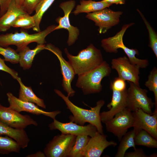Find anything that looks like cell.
<instances>
[{
	"label": "cell",
	"instance_id": "cell-1",
	"mask_svg": "<svg viewBox=\"0 0 157 157\" xmlns=\"http://www.w3.org/2000/svg\"><path fill=\"white\" fill-rule=\"evenodd\" d=\"M54 91L63 100L67 108L72 113V115L69 117L70 121L81 126H84L86 122L88 123L95 126L99 132L104 134L100 115L101 109L105 103L104 100L98 101L96 106L91 108L89 110L86 109L74 104L69 100L68 96L65 95L60 90L55 89Z\"/></svg>",
	"mask_w": 157,
	"mask_h": 157
},
{
	"label": "cell",
	"instance_id": "cell-2",
	"mask_svg": "<svg viewBox=\"0 0 157 157\" xmlns=\"http://www.w3.org/2000/svg\"><path fill=\"white\" fill-rule=\"evenodd\" d=\"M65 51L75 74L78 76L94 69L104 61L100 50L92 44L81 50L76 56L69 53L67 48Z\"/></svg>",
	"mask_w": 157,
	"mask_h": 157
},
{
	"label": "cell",
	"instance_id": "cell-3",
	"mask_svg": "<svg viewBox=\"0 0 157 157\" xmlns=\"http://www.w3.org/2000/svg\"><path fill=\"white\" fill-rule=\"evenodd\" d=\"M56 26L51 25L43 31L33 34L22 30L20 33L16 32L0 35V46L6 48L10 45H14L17 47L16 51L19 52L31 42L44 44L46 42L45 38L55 30Z\"/></svg>",
	"mask_w": 157,
	"mask_h": 157
},
{
	"label": "cell",
	"instance_id": "cell-4",
	"mask_svg": "<svg viewBox=\"0 0 157 157\" xmlns=\"http://www.w3.org/2000/svg\"><path fill=\"white\" fill-rule=\"evenodd\" d=\"M111 72L110 65L104 61L94 69L78 75L76 85L82 90L85 95L99 93L102 88V80L109 76Z\"/></svg>",
	"mask_w": 157,
	"mask_h": 157
},
{
	"label": "cell",
	"instance_id": "cell-5",
	"mask_svg": "<svg viewBox=\"0 0 157 157\" xmlns=\"http://www.w3.org/2000/svg\"><path fill=\"white\" fill-rule=\"evenodd\" d=\"M134 24V23H131L123 25L121 30L114 36L103 39L101 41V46L106 52L109 53H116L118 49H121L127 55L131 63L138 65L140 68H146L149 65L148 60L137 58L135 55H139L138 50L126 47L123 42V37L126 31Z\"/></svg>",
	"mask_w": 157,
	"mask_h": 157
},
{
	"label": "cell",
	"instance_id": "cell-6",
	"mask_svg": "<svg viewBox=\"0 0 157 157\" xmlns=\"http://www.w3.org/2000/svg\"><path fill=\"white\" fill-rule=\"evenodd\" d=\"M129 82V86L127 89V108L132 112L141 109L144 112L151 114L154 103L147 96L148 91L131 82Z\"/></svg>",
	"mask_w": 157,
	"mask_h": 157
},
{
	"label": "cell",
	"instance_id": "cell-7",
	"mask_svg": "<svg viewBox=\"0 0 157 157\" xmlns=\"http://www.w3.org/2000/svg\"><path fill=\"white\" fill-rule=\"evenodd\" d=\"M76 135L61 134L54 137L46 145L44 153L47 157H67L75 141Z\"/></svg>",
	"mask_w": 157,
	"mask_h": 157
},
{
	"label": "cell",
	"instance_id": "cell-8",
	"mask_svg": "<svg viewBox=\"0 0 157 157\" xmlns=\"http://www.w3.org/2000/svg\"><path fill=\"white\" fill-rule=\"evenodd\" d=\"M134 123L132 112L126 108L104 123L107 131L113 133L120 141L128 129L133 127Z\"/></svg>",
	"mask_w": 157,
	"mask_h": 157
},
{
	"label": "cell",
	"instance_id": "cell-9",
	"mask_svg": "<svg viewBox=\"0 0 157 157\" xmlns=\"http://www.w3.org/2000/svg\"><path fill=\"white\" fill-rule=\"evenodd\" d=\"M108 8L88 13L86 16L87 18L93 21L95 25L99 27L98 31L100 34L106 33L112 27L118 24L123 13L122 11H114Z\"/></svg>",
	"mask_w": 157,
	"mask_h": 157
},
{
	"label": "cell",
	"instance_id": "cell-10",
	"mask_svg": "<svg viewBox=\"0 0 157 157\" xmlns=\"http://www.w3.org/2000/svg\"><path fill=\"white\" fill-rule=\"evenodd\" d=\"M111 68L117 72L118 77L125 81L131 82L140 86V67L131 63L126 56L112 59Z\"/></svg>",
	"mask_w": 157,
	"mask_h": 157
},
{
	"label": "cell",
	"instance_id": "cell-11",
	"mask_svg": "<svg viewBox=\"0 0 157 157\" xmlns=\"http://www.w3.org/2000/svg\"><path fill=\"white\" fill-rule=\"evenodd\" d=\"M0 121L14 128L24 129L28 126H37V122L29 115H23L9 107H6L0 104Z\"/></svg>",
	"mask_w": 157,
	"mask_h": 157
},
{
	"label": "cell",
	"instance_id": "cell-12",
	"mask_svg": "<svg viewBox=\"0 0 157 157\" xmlns=\"http://www.w3.org/2000/svg\"><path fill=\"white\" fill-rule=\"evenodd\" d=\"M45 49L52 52L58 58L63 76L62 86L64 90L67 92V96L69 97H73L75 91L72 88L71 83L75 75L73 68L68 61L63 58L62 51L58 48L50 44L45 45Z\"/></svg>",
	"mask_w": 157,
	"mask_h": 157
},
{
	"label": "cell",
	"instance_id": "cell-13",
	"mask_svg": "<svg viewBox=\"0 0 157 157\" xmlns=\"http://www.w3.org/2000/svg\"><path fill=\"white\" fill-rule=\"evenodd\" d=\"M75 5V2L74 0H69L61 3L59 6L63 10L64 15L63 17H59L56 19L58 25L55 28V30L62 28L66 29L68 31L69 36L67 42L69 46L75 43L79 34L78 29L72 25L69 22V14Z\"/></svg>",
	"mask_w": 157,
	"mask_h": 157
},
{
	"label": "cell",
	"instance_id": "cell-14",
	"mask_svg": "<svg viewBox=\"0 0 157 157\" xmlns=\"http://www.w3.org/2000/svg\"><path fill=\"white\" fill-rule=\"evenodd\" d=\"M134 123L133 129L136 131L143 129L157 140V108L151 114L138 109L132 112Z\"/></svg>",
	"mask_w": 157,
	"mask_h": 157
},
{
	"label": "cell",
	"instance_id": "cell-15",
	"mask_svg": "<svg viewBox=\"0 0 157 157\" xmlns=\"http://www.w3.org/2000/svg\"><path fill=\"white\" fill-rule=\"evenodd\" d=\"M49 127L51 130H58L62 134H69L76 136L85 135L92 137L97 131L94 126L89 124L85 126H81L70 121L68 123H63L56 120L50 124Z\"/></svg>",
	"mask_w": 157,
	"mask_h": 157
},
{
	"label": "cell",
	"instance_id": "cell-16",
	"mask_svg": "<svg viewBox=\"0 0 157 157\" xmlns=\"http://www.w3.org/2000/svg\"><path fill=\"white\" fill-rule=\"evenodd\" d=\"M6 95L9 107L19 113L24 111L37 115H42L49 117L53 120L56 119V117L61 113V111L58 110L51 112L44 111L34 103L20 100L10 92H8Z\"/></svg>",
	"mask_w": 157,
	"mask_h": 157
},
{
	"label": "cell",
	"instance_id": "cell-17",
	"mask_svg": "<svg viewBox=\"0 0 157 157\" xmlns=\"http://www.w3.org/2000/svg\"><path fill=\"white\" fill-rule=\"evenodd\" d=\"M112 91L111 101L107 105L109 110L100 113L101 122L104 123L127 107V89L122 91L114 90Z\"/></svg>",
	"mask_w": 157,
	"mask_h": 157
},
{
	"label": "cell",
	"instance_id": "cell-18",
	"mask_svg": "<svg viewBox=\"0 0 157 157\" xmlns=\"http://www.w3.org/2000/svg\"><path fill=\"white\" fill-rule=\"evenodd\" d=\"M107 137L106 135L97 131L94 136L90 137L85 148L83 157H100L106 148L117 145L115 141H108Z\"/></svg>",
	"mask_w": 157,
	"mask_h": 157
},
{
	"label": "cell",
	"instance_id": "cell-19",
	"mask_svg": "<svg viewBox=\"0 0 157 157\" xmlns=\"http://www.w3.org/2000/svg\"><path fill=\"white\" fill-rule=\"evenodd\" d=\"M8 136L16 141L21 148L27 147L30 139L24 129L11 127L0 121V136Z\"/></svg>",
	"mask_w": 157,
	"mask_h": 157
},
{
	"label": "cell",
	"instance_id": "cell-20",
	"mask_svg": "<svg viewBox=\"0 0 157 157\" xmlns=\"http://www.w3.org/2000/svg\"><path fill=\"white\" fill-rule=\"evenodd\" d=\"M27 13L22 7H18L15 0L11 2L6 12L0 17V32L9 30L16 18L19 15Z\"/></svg>",
	"mask_w": 157,
	"mask_h": 157
},
{
	"label": "cell",
	"instance_id": "cell-21",
	"mask_svg": "<svg viewBox=\"0 0 157 157\" xmlns=\"http://www.w3.org/2000/svg\"><path fill=\"white\" fill-rule=\"evenodd\" d=\"M44 44H38L34 49H31L27 46L19 52V63L23 69H29L31 66L35 56L42 50L45 49Z\"/></svg>",
	"mask_w": 157,
	"mask_h": 157
},
{
	"label": "cell",
	"instance_id": "cell-22",
	"mask_svg": "<svg viewBox=\"0 0 157 157\" xmlns=\"http://www.w3.org/2000/svg\"><path fill=\"white\" fill-rule=\"evenodd\" d=\"M112 5L103 0L96 1L92 0H81L80 4L76 6L73 13L75 15L82 13H88L98 11L106 8H109Z\"/></svg>",
	"mask_w": 157,
	"mask_h": 157
},
{
	"label": "cell",
	"instance_id": "cell-23",
	"mask_svg": "<svg viewBox=\"0 0 157 157\" xmlns=\"http://www.w3.org/2000/svg\"><path fill=\"white\" fill-rule=\"evenodd\" d=\"M20 85L19 97L20 100L32 103L43 108H46V106L44 100L38 97L33 91L31 87L25 86L22 82L21 79L18 77L16 79Z\"/></svg>",
	"mask_w": 157,
	"mask_h": 157
},
{
	"label": "cell",
	"instance_id": "cell-24",
	"mask_svg": "<svg viewBox=\"0 0 157 157\" xmlns=\"http://www.w3.org/2000/svg\"><path fill=\"white\" fill-rule=\"evenodd\" d=\"M136 132V130L133 129L127 132L122 137L120 141V142L115 157H124L126 152L129 148L133 147L134 149H136L134 140Z\"/></svg>",
	"mask_w": 157,
	"mask_h": 157
},
{
	"label": "cell",
	"instance_id": "cell-25",
	"mask_svg": "<svg viewBox=\"0 0 157 157\" xmlns=\"http://www.w3.org/2000/svg\"><path fill=\"white\" fill-rule=\"evenodd\" d=\"M134 140L135 145L157 148V140L144 130L141 129L136 132Z\"/></svg>",
	"mask_w": 157,
	"mask_h": 157
},
{
	"label": "cell",
	"instance_id": "cell-26",
	"mask_svg": "<svg viewBox=\"0 0 157 157\" xmlns=\"http://www.w3.org/2000/svg\"><path fill=\"white\" fill-rule=\"evenodd\" d=\"M90 138L88 136H76L74 144L67 157H83L85 148Z\"/></svg>",
	"mask_w": 157,
	"mask_h": 157
},
{
	"label": "cell",
	"instance_id": "cell-27",
	"mask_svg": "<svg viewBox=\"0 0 157 157\" xmlns=\"http://www.w3.org/2000/svg\"><path fill=\"white\" fill-rule=\"evenodd\" d=\"M21 148L18 144L12 138L6 136H0V154L18 153Z\"/></svg>",
	"mask_w": 157,
	"mask_h": 157
},
{
	"label": "cell",
	"instance_id": "cell-28",
	"mask_svg": "<svg viewBox=\"0 0 157 157\" xmlns=\"http://www.w3.org/2000/svg\"><path fill=\"white\" fill-rule=\"evenodd\" d=\"M55 0H42L36 8L35 13L33 15L35 22V26L33 28L37 32L40 31V24L44 13L48 10Z\"/></svg>",
	"mask_w": 157,
	"mask_h": 157
},
{
	"label": "cell",
	"instance_id": "cell-29",
	"mask_svg": "<svg viewBox=\"0 0 157 157\" xmlns=\"http://www.w3.org/2000/svg\"><path fill=\"white\" fill-rule=\"evenodd\" d=\"M35 26V22L33 16L26 13L19 15L14 21L11 27H20L25 29L33 28Z\"/></svg>",
	"mask_w": 157,
	"mask_h": 157
},
{
	"label": "cell",
	"instance_id": "cell-30",
	"mask_svg": "<svg viewBox=\"0 0 157 157\" xmlns=\"http://www.w3.org/2000/svg\"><path fill=\"white\" fill-rule=\"evenodd\" d=\"M142 18V19L147 29L149 35L148 46L151 48L157 58V34L151 27L150 23L146 19L143 14L138 9H137Z\"/></svg>",
	"mask_w": 157,
	"mask_h": 157
},
{
	"label": "cell",
	"instance_id": "cell-31",
	"mask_svg": "<svg viewBox=\"0 0 157 157\" xmlns=\"http://www.w3.org/2000/svg\"><path fill=\"white\" fill-rule=\"evenodd\" d=\"M145 85L150 91L154 93V105L155 108H157V69L156 67H154L150 72Z\"/></svg>",
	"mask_w": 157,
	"mask_h": 157
},
{
	"label": "cell",
	"instance_id": "cell-32",
	"mask_svg": "<svg viewBox=\"0 0 157 157\" xmlns=\"http://www.w3.org/2000/svg\"><path fill=\"white\" fill-rule=\"evenodd\" d=\"M0 54L4 58L5 61L13 64L19 63V56L16 50L10 47L6 48L0 46Z\"/></svg>",
	"mask_w": 157,
	"mask_h": 157
},
{
	"label": "cell",
	"instance_id": "cell-33",
	"mask_svg": "<svg viewBox=\"0 0 157 157\" xmlns=\"http://www.w3.org/2000/svg\"><path fill=\"white\" fill-rule=\"evenodd\" d=\"M42 0H24L22 8L24 11L30 15L35 11L36 8Z\"/></svg>",
	"mask_w": 157,
	"mask_h": 157
},
{
	"label": "cell",
	"instance_id": "cell-34",
	"mask_svg": "<svg viewBox=\"0 0 157 157\" xmlns=\"http://www.w3.org/2000/svg\"><path fill=\"white\" fill-rule=\"evenodd\" d=\"M126 81L118 77L111 83L110 88L112 90L122 91L126 89Z\"/></svg>",
	"mask_w": 157,
	"mask_h": 157
},
{
	"label": "cell",
	"instance_id": "cell-35",
	"mask_svg": "<svg viewBox=\"0 0 157 157\" xmlns=\"http://www.w3.org/2000/svg\"><path fill=\"white\" fill-rule=\"evenodd\" d=\"M4 59L0 57V70L6 72L11 75L12 77L17 79L18 77V73L13 69L8 67L5 63Z\"/></svg>",
	"mask_w": 157,
	"mask_h": 157
},
{
	"label": "cell",
	"instance_id": "cell-36",
	"mask_svg": "<svg viewBox=\"0 0 157 157\" xmlns=\"http://www.w3.org/2000/svg\"><path fill=\"white\" fill-rule=\"evenodd\" d=\"M133 152L125 153V157H148L142 149H136Z\"/></svg>",
	"mask_w": 157,
	"mask_h": 157
},
{
	"label": "cell",
	"instance_id": "cell-37",
	"mask_svg": "<svg viewBox=\"0 0 157 157\" xmlns=\"http://www.w3.org/2000/svg\"><path fill=\"white\" fill-rule=\"evenodd\" d=\"M13 0H0V17L7 11Z\"/></svg>",
	"mask_w": 157,
	"mask_h": 157
},
{
	"label": "cell",
	"instance_id": "cell-38",
	"mask_svg": "<svg viewBox=\"0 0 157 157\" xmlns=\"http://www.w3.org/2000/svg\"><path fill=\"white\" fill-rule=\"evenodd\" d=\"M110 4H123L125 3L126 0H103Z\"/></svg>",
	"mask_w": 157,
	"mask_h": 157
},
{
	"label": "cell",
	"instance_id": "cell-39",
	"mask_svg": "<svg viewBox=\"0 0 157 157\" xmlns=\"http://www.w3.org/2000/svg\"><path fill=\"white\" fill-rule=\"evenodd\" d=\"M28 157H46L44 153L40 151H38L36 153L30 154L26 156Z\"/></svg>",
	"mask_w": 157,
	"mask_h": 157
},
{
	"label": "cell",
	"instance_id": "cell-40",
	"mask_svg": "<svg viewBox=\"0 0 157 157\" xmlns=\"http://www.w3.org/2000/svg\"><path fill=\"white\" fill-rule=\"evenodd\" d=\"M16 5L19 7H21L24 0H15Z\"/></svg>",
	"mask_w": 157,
	"mask_h": 157
},
{
	"label": "cell",
	"instance_id": "cell-41",
	"mask_svg": "<svg viewBox=\"0 0 157 157\" xmlns=\"http://www.w3.org/2000/svg\"><path fill=\"white\" fill-rule=\"evenodd\" d=\"M149 157H157V154L156 153L153 154H152L150 156H149Z\"/></svg>",
	"mask_w": 157,
	"mask_h": 157
}]
</instances>
